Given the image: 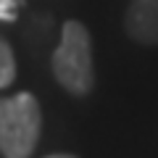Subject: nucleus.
<instances>
[{"label": "nucleus", "instance_id": "f257e3e1", "mask_svg": "<svg viewBox=\"0 0 158 158\" xmlns=\"http://www.w3.org/2000/svg\"><path fill=\"white\" fill-rule=\"evenodd\" d=\"M50 69L56 82L74 98H85L95 87V66H92V42L90 32L82 21L66 19L61 29V42L53 50Z\"/></svg>", "mask_w": 158, "mask_h": 158}, {"label": "nucleus", "instance_id": "f03ea898", "mask_svg": "<svg viewBox=\"0 0 158 158\" xmlns=\"http://www.w3.org/2000/svg\"><path fill=\"white\" fill-rule=\"evenodd\" d=\"M42 135V106L32 92L0 98V156L29 158Z\"/></svg>", "mask_w": 158, "mask_h": 158}, {"label": "nucleus", "instance_id": "39448f33", "mask_svg": "<svg viewBox=\"0 0 158 158\" xmlns=\"http://www.w3.org/2000/svg\"><path fill=\"white\" fill-rule=\"evenodd\" d=\"M0 19H13V0H0Z\"/></svg>", "mask_w": 158, "mask_h": 158}, {"label": "nucleus", "instance_id": "7ed1b4c3", "mask_svg": "<svg viewBox=\"0 0 158 158\" xmlns=\"http://www.w3.org/2000/svg\"><path fill=\"white\" fill-rule=\"evenodd\" d=\"M124 32L140 45H158V0H129L124 11Z\"/></svg>", "mask_w": 158, "mask_h": 158}, {"label": "nucleus", "instance_id": "423d86ee", "mask_svg": "<svg viewBox=\"0 0 158 158\" xmlns=\"http://www.w3.org/2000/svg\"><path fill=\"white\" fill-rule=\"evenodd\" d=\"M45 158H77V156H71V153H50Z\"/></svg>", "mask_w": 158, "mask_h": 158}, {"label": "nucleus", "instance_id": "20e7f679", "mask_svg": "<svg viewBox=\"0 0 158 158\" xmlns=\"http://www.w3.org/2000/svg\"><path fill=\"white\" fill-rule=\"evenodd\" d=\"M13 82H16V58L11 45L0 37V90H8Z\"/></svg>", "mask_w": 158, "mask_h": 158}]
</instances>
